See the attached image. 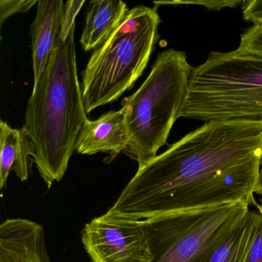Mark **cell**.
<instances>
[{"label":"cell","instance_id":"8","mask_svg":"<svg viewBox=\"0 0 262 262\" xmlns=\"http://www.w3.org/2000/svg\"><path fill=\"white\" fill-rule=\"evenodd\" d=\"M0 262H50L43 227L27 219L0 225Z\"/></svg>","mask_w":262,"mask_h":262},{"label":"cell","instance_id":"9","mask_svg":"<svg viewBox=\"0 0 262 262\" xmlns=\"http://www.w3.org/2000/svg\"><path fill=\"white\" fill-rule=\"evenodd\" d=\"M128 108L102 115L95 121L87 120L78 136L76 150L79 154H110V161L124 152L130 140L128 133Z\"/></svg>","mask_w":262,"mask_h":262},{"label":"cell","instance_id":"7","mask_svg":"<svg viewBox=\"0 0 262 262\" xmlns=\"http://www.w3.org/2000/svg\"><path fill=\"white\" fill-rule=\"evenodd\" d=\"M82 242L91 262H151L153 258L142 221L108 211L84 226Z\"/></svg>","mask_w":262,"mask_h":262},{"label":"cell","instance_id":"1","mask_svg":"<svg viewBox=\"0 0 262 262\" xmlns=\"http://www.w3.org/2000/svg\"><path fill=\"white\" fill-rule=\"evenodd\" d=\"M262 121H211L138 169L108 212L142 221L261 194Z\"/></svg>","mask_w":262,"mask_h":262},{"label":"cell","instance_id":"4","mask_svg":"<svg viewBox=\"0 0 262 262\" xmlns=\"http://www.w3.org/2000/svg\"><path fill=\"white\" fill-rule=\"evenodd\" d=\"M158 6L128 10L108 37L93 50L82 73L87 114L117 100L142 76L159 38Z\"/></svg>","mask_w":262,"mask_h":262},{"label":"cell","instance_id":"2","mask_svg":"<svg viewBox=\"0 0 262 262\" xmlns=\"http://www.w3.org/2000/svg\"><path fill=\"white\" fill-rule=\"evenodd\" d=\"M75 29L58 38L50 62L33 85L24 128L34 146L33 159L49 188L62 180L88 118L76 65Z\"/></svg>","mask_w":262,"mask_h":262},{"label":"cell","instance_id":"10","mask_svg":"<svg viewBox=\"0 0 262 262\" xmlns=\"http://www.w3.org/2000/svg\"><path fill=\"white\" fill-rule=\"evenodd\" d=\"M62 0H39L31 29L34 85L39 82L54 51L63 16Z\"/></svg>","mask_w":262,"mask_h":262},{"label":"cell","instance_id":"18","mask_svg":"<svg viewBox=\"0 0 262 262\" xmlns=\"http://www.w3.org/2000/svg\"><path fill=\"white\" fill-rule=\"evenodd\" d=\"M244 19L262 27V0H248L242 6Z\"/></svg>","mask_w":262,"mask_h":262},{"label":"cell","instance_id":"19","mask_svg":"<svg viewBox=\"0 0 262 262\" xmlns=\"http://www.w3.org/2000/svg\"><path fill=\"white\" fill-rule=\"evenodd\" d=\"M248 262H262V217L257 227V232L254 236L252 246L250 250Z\"/></svg>","mask_w":262,"mask_h":262},{"label":"cell","instance_id":"3","mask_svg":"<svg viewBox=\"0 0 262 262\" xmlns=\"http://www.w3.org/2000/svg\"><path fill=\"white\" fill-rule=\"evenodd\" d=\"M179 118L262 121V56L211 52L193 67Z\"/></svg>","mask_w":262,"mask_h":262},{"label":"cell","instance_id":"12","mask_svg":"<svg viewBox=\"0 0 262 262\" xmlns=\"http://www.w3.org/2000/svg\"><path fill=\"white\" fill-rule=\"evenodd\" d=\"M128 10L126 4L120 0L91 1L80 39L83 50L90 51L99 47L119 25Z\"/></svg>","mask_w":262,"mask_h":262},{"label":"cell","instance_id":"16","mask_svg":"<svg viewBox=\"0 0 262 262\" xmlns=\"http://www.w3.org/2000/svg\"><path fill=\"white\" fill-rule=\"evenodd\" d=\"M85 0H69L64 6L63 16H62V24L59 31V39L64 41L67 39L75 25L76 16L85 4Z\"/></svg>","mask_w":262,"mask_h":262},{"label":"cell","instance_id":"11","mask_svg":"<svg viewBox=\"0 0 262 262\" xmlns=\"http://www.w3.org/2000/svg\"><path fill=\"white\" fill-rule=\"evenodd\" d=\"M34 146L24 128L10 127L0 122V188L7 187L13 170L21 182L28 180L32 171Z\"/></svg>","mask_w":262,"mask_h":262},{"label":"cell","instance_id":"20","mask_svg":"<svg viewBox=\"0 0 262 262\" xmlns=\"http://www.w3.org/2000/svg\"><path fill=\"white\" fill-rule=\"evenodd\" d=\"M260 183H261V194H260V203L257 205V211L260 214H262V157L260 163Z\"/></svg>","mask_w":262,"mask_h":262},{"label":"cell","instance_id":"14","mask_svg":"<svg viewBox=\"0 0 262 262\" xmlns=\"http://www.w3.org/2000/svg\"><path fill=\"white\" fill-rule=\"evenodd\" d=\"M236 50L262 56V27L251 26L241 35L240 43Z\"/></svg>","mask_w":262,"mask_h":262},{"label":"cell","instance_id":"5","mask_svg":"<svg viewBox=\"0 0 262 262\" xmlns=\"http://www.w3.org/2000/svg\"><path fill=\"white\" fill-rule=\"evenodd\" d=\"M193 67L184 52L165 50L158 55L140 88L124 98L128 108L130 140L124 153L143 168L158 156L179 119Z\"/></svg>","mask_w":262,"mask_h":262},{"label":"cell","instance_id":"6","mask_svg":"<svg viewBox=\"0 0 262 262\" xmlns=\"http://www.w3.org/2000/svg\"><path fill=\"white\" fill-rule=\"evenodd\" d=\"M251 207L238 202L142 220L151 262H208Z\"/></svg>","mask_w":262,"mask_h":262},{"label":"cell","instance_id":"17","mask_svg":"<svg viewBox=\"0 0 262 262\" xmlns=\"http://www.w3.org/2000/svg\"><path fill=\"white\" fill-rule=\"evenodd\" d=\"M37 2L36 0H0V24L2 26L12 15L26 13Z\"/></svg>","mask_w":262,"mask_h":262},{"label":"cell","instance_id":"13","mask_svg":"<svg viewBox=\"0 0 262 262\" xmlns=\"http://www.w3.org/2000/svg\"><path fill=\"white\" fill-rule=\"evenodd\" d=\"M260 219L258 211L248 210L208 262H248Z\"/></svg>","mask_w":262,"mask_h":262},{"label":"cell","instance_id":"15","mask_svg":"<svg viewBox=\"0 0 262 262\" xmlns=\"http://www.w3.org/2000/svg\"><path fill=\"white\" fill-rule=\"evenodd\" d=\"M245 0H191V1H166V2H155L156 6L160 5H197L205 7L208 10L220 11L222 9L235 8L242 7Z\"/></svg>","mask_w":262,"mask_h":262},{"label":"cell","instance_id":"21","mask_svg":"<svg viewBox=\"0 0 262 262\" xmlns=\"http://www.w3.org/2000/svg\"><path fill=\"white\" fill-rule=\"evenodd\" d=\"M260 214V216H261V217H262V214Z\"/></svg>","mask_w":262,"mask_h":262}]
</instances>
